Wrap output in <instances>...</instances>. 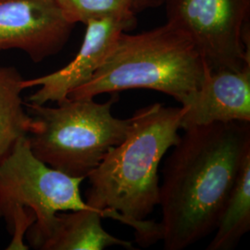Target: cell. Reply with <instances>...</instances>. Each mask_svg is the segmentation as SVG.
<instances>
[{"instance_id":"obj_11","label":"cell","mask_w":250,"mask_h":250,"mask_svg":"<svg viewBox=\"0 0 250 250\" xmlns=\"http://www.w3.org/2000/svg\"><path fill=\"white\" fill-rule=\"evenodd\" d=\"M23 81L13 67H0V162L19 140L34 133L38 123L26 111L21 96Z\"/></svg>"},{"instance_id":"obj_13","label":"cell","mask_w":250,"mask_h":250,"mask_svg":"<svg viewBox=\"0 0 250 250\" xmlns=\"http://www.w3.org/2000/svg\"><path fill=\"white\" fill-rule=\"evenodd\" d=\"M70 23L92 20L135 16L133 0H55Z\"/></svg>"},{"instance_id":"obj_9","label":"cell","mask_w":250,"mask_h":250,"mask_svg":"<svg viewBox=\"0 0 250 250\" xmlns=\"http://www.w3.org/2000/svg\"><path fill=\"white\" fill-rule=\"evenodd\" d=\"M182 107L183 130L218 123H250V66L241 71H211L206 66L200 86Z\"/></svg>"},{"instance_id":"obj_15","label":"cell","mask_w":250,"mask_h":250,"mask_svg":"<svg viewBox=\"0 0 250 250\" xmlns=\"http://www.w3.org/2000/svg\"><path fill=\"white\" fill-rule=\"evenodd\" d=\"M0 1H1V0H0Z\"/></svg>"},{"instance_id":"obj_5","label":"cell","mask_w":250,"mask_h":250,"mask_svg":"<svg viewBox=\"0 0 250 250\" xmlns=\"http://www.w3.org/2000/svg\"><path fill=\"white\" fill-rule=\"evenodd\" d=\"M83 178L72 177L39 160L28 136L19 140L0 162V218L12 239L9 250H26L45 232L57 213L91 207L80 192Z\"/></svg>"},{"instance_id":"obj_4","label":"cell","mask_w":250,"mask_h":250,"mask_svg":"<svg viewBox=\"0 0 250 250\" xmlns=\"http://www.w3.org/2000/svg\"><path fill=\"white\" fill-rule=\"evenodd\" d=\"M118 100V93H113L104 103L69 98L57 107L24 103L28 114L38 123L37 130L28 135L32 151L54 169L86 179L131 129L132 117L118 119L111 113Z\"/></svg>"},{"instance_id":"obj_10","label":"cell","mask_w":250,"mask_h":250,"mask_svg":"<svg viewBox=\"0 0 250 250\" xmlns=\"http://www.w3.org/2000/svg\"><path fill=\"white\" fill-rule=\"evenodd\" d=\"M102 213L93 208L59 212L30 247L41 250H102L119 246L134 250L131 242L108 233L102 226Z\"/></svg>"},{"instance_id":"obj_7","label":"cell","mask_w":250,"mask_h":250,"mask_svg":"<svg viewBox=\"0 0 250 250\" xmlns=\"http://www.w3.org/2000/svg\"><path fill=\"white\" fill-rule=\"evenodd\" d=\"M73 27L55 0L0 1V50H22L34 62L59 53Z\"/></svg>"},{"instance_id":"obj_2","label":"cell","mask_w":250,"mask_h":250,"mask_svg":"<svg viewBox=\"0 0 250 250\" xmlns=\"http://www.w3.org/2000/svg\"><path fill=\"white\" fill-rule=\"evenodd\" d=\"M184 108L154 103L132 116L125 140L111 147L86 178L85 203L134 228L136 242L148 247L161 240L160 224L147 220L160 203L158 170L179 140Z\"/></svg>"},{"instance_id":"obj_12","label":"cell","mask_w":250,"mask_h":250,"mask_svg":"<svg viewBox=\"0 0 250 250\" xmlns=\"http://www.w3.org/2000/svg\"><path fill=\"white\" fill-rule=\"evenodd\" d=\"M250 230V156L242 166L208 250H232Z\"/></svg>"},{"instance_id":"obj_1","label":"cell","mask_w":250,"mask_h":250,"mask_svg":"<svg viewBox=\"0 0 250 250\" xmlns=\"http://www.w3.org/2000/svg\"><path fill=\"white\" fill-rule=\"evenodd\" d=\"M171 148L160 186L161 240L183 250L214 232L246 159L250 122L184 129Z\"/></svg>"},{"instance_id":"obj_8","label":"cell","mask_w":250,"mask_h":250,"mask_svg":"<svg viewBox=\"0 0 250 250\" xmlns=\"http://www.w3.org/2000/svg\"><path fill=\"white\" fill-rule=\"evenodd\" d=\"M80 50L74 60L57 72L23 81V87L40 86L27 102L43 105L60 103L68 94L86 83L99 69L111 50L119 36L136 25L135 16L108 17L89 21Z\"/></svg>"},{"instance_id":"obj_14","label":"cell","mask_w":250,"mask_h":250,"mask_svg":"<svg viewBox=\"0 0 250 250\" xmlns=\"http://www.w3.org/2000/svg\"><path fill=\"white\" fill-rule=\"evenodd\" d=\"M166 0H133L134 12L141 11L143 9L159 7L165 3Z\"/></svg>"},{"instance_id":"obj_6","label":"cell","mask_w":250,"mask_h":250,"mask_svg":"<svg viewBox=\"0 0 250 250\" xmlns=\"http://www.w3.org/2000/svg\"><path fill=\"white\" fill-rule=\"evenodd\" d=\"M168 21L191 37L211 71L250 66V0H166Z\"/></svg>"},{"instance_id":"obj_3","label":"cell","mask_w":250,"mask_h":250,"mask_svg":"<svg viewBox=\"0 0 250 250\" xmlns=\"http://www.w3.org/2000/svg\"><path fill=\"white\" fill-rule=\"evenodd\" d=\"M206 64L191 37L175 24L137 35L122 33L89 80L69 99H94L134 88L167 94L183 105L200 86Z\"/></svg>"}]
</instances>
